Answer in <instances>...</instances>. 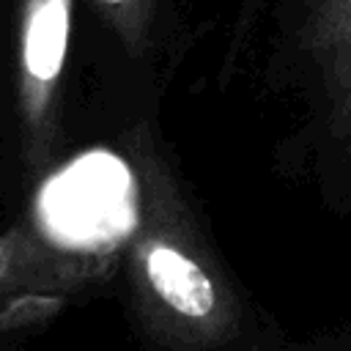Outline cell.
I'll use <instances>...</instances> for the list:
<instances>
[{
    "label": "cell",
    "mask_w": 351,
    "mask_h": 351,
    "mask_svg": "<svg viewBox=\"0 0 351 351\" xmlns=\"http://www.w3.org/2000/svg\"><path fill=\"white\" fill-rule=\"evenodd\" d=\"M69 38V0H36L27 16L25 33V66L27 71L49 82L63 66Z\"/></svg>",
    "instance_id": "cell-3"
},
{
    "label": "cell",
    "mask_w": 351,
    "mask_h": 351,
    "mask_svg": "<svg viewBox=\"0 0 351 351\" xmlns=\"http://www.w3.org/2000/svg\"><path fill=\"white\" fill-rule=\"evenodd\" d=\"M41 214L55 239L107 244L134 222L132 176L121 159L90 154L55 176L41 195Z\"/></svg>",
    "instance_id": "cell-1"
},
{
    "label": "cell",
    "mask_w": 351,
    "mask_h": 351,
    "mask_svg": "<svg viewBox=\"0 0 351 351\" xmlns=\"http://www.w3.org/2000/svg\"><path fill=\"white\" fill-rule=\"evenodd\" d=\"M60 302L58 299H41V296H25L19 302H14L3 315H0V326H11V324H25V321H36L49 315L52 310H58Z\"/></svg>",
    "instance_id": "cell-4"
},
{
    "label": "cell",
    "mask_w": 351,
    "mask_h": 351,
    "mask_svg": "<svg viewBox=\"0 0 351 351\" xmlns=\"http://www.w3.org/2000/svg\"><path fill=\"white\" fill-rule=\"evenodd\" d=\"M104 3H123V0H104Z\"/></svg>",
    "instance_id": "cell-5"
},
{
    "label": "cell",
    "mask_w": 351,
    "mask_h": 351,
    "mask_svg": "<svg viewBox=\"0 0 351 351\" xmlns=\"http://www.w3.org/2000/svg\"><path fill=\"white\" fill-rule=\"evenodd\" d=\"M145 271L154 291L181 315L206 318L214 310V285L206 271L184 252L156 244L145 255Z\"/></svg>",
    "instance_id": "cell-2"
}]
</instances>
